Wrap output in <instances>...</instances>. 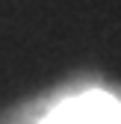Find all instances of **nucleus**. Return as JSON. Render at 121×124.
<instances>
[{
    "instance_id": "obj_1",
    "label": "nucleus",
    "mask_w": 121,
    "mask_h": 124,
    "mask_svg": "<svg viewBox=\"0 0 121 124\" xmlns=\"http://www.w3.org/2000/svg\"><path fill=\"white\" fill-rule=\"evenodd\" d=\"M36 124H121V98L106 89H83L56 101Z\"/></svg>"
}]
</instances>
